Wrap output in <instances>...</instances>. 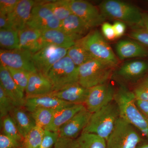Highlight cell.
I'll return each mask as SVG.
<instances>
[{"label":"cell","instance_id":"1","mask_svg":"<svg viewBox=\"0 0 148 148\" xmlns=\"http://www.w3.org/2000/svg\"><path fill=\"white\" fill-rule=\"evenodd\" d=\"M114 101L118 106L120 117L148 138V120L137 106L133 91L124 85L120 84L115 93Z\"/></svg>","mask_w":148,"mask_h":148},{"label":"cell","instance_id":"2","mask_svg":"<svg viewBox=\"0 0 148 148\" xmlns=\"http://www.w3.org/2000/svg\"><path fill=\"white\" fill-rule=\"evenodd\" d=\"M120 116L118 106L114 101H112L92 114L83 132L95 134L107 141Z\"/></svg>","mask_w":148,"mask_h":148},{"label":"cell","instance_id":"3","mask_svg":"<svg viewBox=\"0 0 148 148\" xmlns=\"http://www.w3.org/2000/svg\"><path fill=\"white\" fill-rule=\"evenodd\" d=\"M76 42L86 49L94 59L113 68L118 64L119 61L116 55L98 30L90 31Z\"/></svg>","mask_w":148,"mask_h":148},{"label":"cell","instance_id":"4","mask_svg":"<svg viewBox=\"0 0 148 148\" xmlns=\"http://www.w3.org/2000/svg\"><path fill=\"white\" fill-rule=\"evenodd\" d=\"M99 9L106 17L125 22L136 27L143 26V13L137 7L117 0H106L99 5Z\"/></svg>","mask_w":148,"mask_h":148},{"label":"cell","instance_id":"5","mask_svg":"<svg viewBox=\"0 0 148 148\" xmlns=\"http://www.w3.org/2000/svg\"><path fill=\"white\" fill-rule=\"evenodd\" d=\"M114 68L93 59L78 67V83L87 88L108 82Z\"/></svg>","mask_w":148,"mask_h":148},{"label":"cell","instance_id":"6","mask_svg":"<svg viewBox=\"0 0 148 148\" xmlns=\"http://www.w3.org/2000/svg\"><path fill=\"white\" fill-rule=\"evenodd\" d=\"M46 76L52 84L53 91H58L78 82V67L66 55L53 65Z\"/></svg>","mask_w":148,"mask_h":148},{"label":"cell","instance_id":"7","mask_svg":"<svg viewBox=\"0 0 148 148\" xmlns=\"http://www.w3.org/2000/svg\"><path fill=\"white\" fill-rule=\"evenodd\" d=\"M141 141L135 127L120 116L106 141L107 148H136Z\"/></svg>","mask_w":148,"mask_h":148},{"label":"cell","instance_id":"8","mask_svg":"<svg viewBox=\"0 0 148 148\" xmlns=\"http://www.w3.org/2000/svg\"><path fill=\"white\" fill-rule=\"evenodd\" d=\"M47 1H35L27 26L42 32L49 29H60L61 21L47 5Z\"/></svg>","mask_w":148,"mask_h":148},{"label":"cell","instance_id":"9","mask_svg":"<svg viewBox=\"0 0 148 148\" xmlns=\"http://www.w3.org/2000/svg\"><path fill=\"white\" fill-rule=\"evenodd\" d=\"M68 49L49 44L34 53L33 62L37 72L46 76L53 65L67 55Z\"/></svg>","mask_w":148,"mask_h":148},{"label":"cell","instance_id":"10","mask_svg":"<svg viewBox=\"0 0 148 148\" xmlns=\"http://www.w3.org/2000/svg\"><path fill=\"white\" fill-rule=\"evenodd\" d=\"M33 53L23 49L0 50L1 64L7 68L19 69L29 73L37 72L33 60Z\"/></svg>","mask_w":148,"mask_h":148},{"label":"cell","instance_id":"11","mask_svg":"<svg viewBox=\"0 0 148 148\" xmlns=\"http://www.w3.org/2000/svg\"><path fill=\"white\" fill-rule=\"evenodd\" d=\"M115 92L108 82L90 88L84 104L86 108L91 114L97 112L114 101Z\"/></svg>","mask_w":148,"mask_h":148},{"label":"cell","instance_id":"12","mask_svg":"<svg viewBox=\"0 0 148 148\" xmlns=\"http://www.w3.org/2000/svg\"><path fill=\"white\" fill-rule=\"evenodd\" d=\"M73 14L82 19L90 28L98 27L105 22L106 17L100 10L91 3L83 0H69Z\"/></svg>","mask_w":148,"mask_h":148},{"label":"cell","instance_id":"13","mask_svg":"<svg viewBox=\"0 0 148 148\" xmlns=\"http://www.w3.org/2000/svg\"><path fill=\"white\" fill-rule=\"evenodd\" d=\"M91 115L86 108L80 111L59 129V137L76 139L86 127Z\"/></svg>","mask_w":148,"mask_h":148},{"label":"cell","instance_id":"14","mask_svg":"<svg viewBox=\"0 0 148 148\" xmlns=\"http://www.w3.org/2000/svg\"><path fill=\"white\" fill-rule=\"evenodd\" d=\"M0 86L13 101L15 107H24L26 97L18 88L6 66L0 65Z\"/></svg>","mask_w":148,"mask_h":148},{"label":"cell","instance_id":"15","mask_svg":"<svg viewBox=\"0 0 148 148\" xmlns=\"http://www.w3.org/2000/svg\"><path fill=\"white\" fill-rule=\"evenodd\" d=\"M18 38L20 49L29 50L33 54L48 45L41 31L28 26L18 31Z\"/></svg>","mask_w":148,"mask_h":148},{"label":"cell","instance_id":"16","mask_svg":"<svg viewBox=\"0 0 148 148\" xmlns=\"http://www.w3.org/2000/svg\"><path fill=\"white\" fill-rule=\"evenodd\" d=\"M89 88L82 86L78 82L73 84L61 90L53 91L49 95L68 103L84 105Z\"/></svg>","mask_w":148,"mask_h":148},{"label":"cell","instance_id":"17","mask_svg":"<svg viewBox=\"0 0 148 148\" xmlns=\"http://www.w3.org/2000/svg\"><path fill=\"white\" fill-rule=\"evenodd\" d=\"M52 84L47 77L39 73H30L25 97H36L49 94L53 92Z\"/></svg>","mask_w":148,"mask_h":148},{"label":"cell","instance_id":"18","mask_svg":"<svg viewBox=\"0 0 148 148\" xmlns=\"http://www.w3.org/2000/svg\"><path fill=\"white\" fill-rule=\"evenodd\" d=\"M148 71V62L141 60L125 62L117 70L116 75L126 82H134Z\"/></svg>","mask_w":148,"mask_h":148},{"label":"cell","instance_id":"19","mask_svg":"<svg viewBox=\"0 0 148 148\" xmlns=\"http://www.w3.org/2000/svg\"><path fill=\"white\" fill-rule=\"evenodd\" d=\"M34 4L32 0L19 1L13 11L8 15L14 29L18 32L27 27Z\"/></svg>","mask_w":148,"mask_h":148},{"label":"cell","instance_id":"20","mask_svg":"<svg viewBox=\"0 0 148 148\" xmlns=\"http://www.w3.org/2000/svg\"><path fill=\"white\" fill-rule=\"evenodd\" d=\"M49 95L26 98L24 107L30 112L38 108L59 110L72 105Z\"/></svg>","mask_w":148,"mask_h":148},{"label":"cell","instance_id":"21","mask_svg":"<svg viewBox=\"0 0 148 148\" xmlns=\"http://www.w3.org/2000/svg\"><path fill=\"white\" fill-rule=\"evenodd\" d=\"M116 50L118 56L121 60L148 57V49L135 41L121 40L116 44Z\"/></svg>","mask_w":148,"mask_h":148},{"label":"cell","instance_id":"22","mask_svg":"<svg viewBox=\"0 0 148 148\" xmlns=\"http://www.w3.org/2000/svg\"><path fill=\"white\" fill-rule=\"evenodd\" d=\"M43 39L47 44L69 48L75 44L79 38L66 34L60 29H49L41 32Z\"/></svg>","mask_w":148,"mask_h":148},{"label":"cell","instance_id":"23","mask_svg":"<svg viewBox=\"0 0 148 148\" xmlns=\"http://www.w3.org/2000/svg\"><path fill=\"white\" fill-rule=\"evenodd\" d=\"M85 108L84 104H72L63 108L56 110L53 121L47 130L58 132L62 126L71 119L78 112Z\"/></svg>","mask_w":148,"mask_h":148},{"label":"cell","instance_id":"24","mask_svg":"<svg viewBox=\"0 0 148 148\" xmlns=\"http://www.w3.org/2000/svg\"><path fill=\"white\" fill-rule=\"evenodd\" d=\"M10 115L15 122L18 131L23 138L36 126L31 112L24 107H15L11 111Z\"/></svg>","mask_w":148,"mask_h":148},{"label":"cell","instance_id":"25","mask_svg":"<svg viewBox=\"0 0 148 148\" xmlns=\"http://www.w3.org/2000/svg\"><path fill=\"white\" fill-rule=\"evenodd\" d=\"M90 29L82 19L73 14L61 21L60 29L80 39L87 34Z\"/></svg>","mask_w":148,"mask_h":148},{"label":"cell","instance_id":"26","mask_svg":"<svg viewBox=\"0 0 148 148\" xmlns=\"http://www.w3.org/2000/svg\"><path fill=\"white\" fill-rule=\"evenodd\" d=\"M0 46L1 49H20L18 32L14 29H0Z\"/></svg>","mask_w":148,"mask_h":148},{"label":"cell","instance_id":"27","mask_svg":"<svg viewBox=\"0 0 148 148\" xmlns=\"http://www.w3.org/2000/svg\"><path fill=\"white\" fill-rule=\"evenodd\" d=\"M77 140L78 148H107L106 140L95 134L82 132Z\"/></svg>","mask_w":148,"mask_h":148},{"label":"cell","instance_id":"28","mask_svg":"<svg viewBox=\"0 0 148 148\" xmlns=\"http://www.w3.org/2000/svg\"><path fill=\"white\" fill-rule=\"evenodd\" d=\"M56 110L48 108L36 109L31 112L36 126L45 130L50 126Z\"/></svg>","mask_w":148,"mask_h":148},{"label":"cell","instance_id":"29","mask_svg":"<svg viewBox=\"0 0 148 148\" xmlns=\"http://www.w3.org/2000/svg\"><path fill=\"white\" fill-rule=\"evenodd\" d=\"M67 56L77 67L94 59L86 49L77 42L75 45L69 48Z\"/></svg>","mask_w":148,"mask_h":148},{"label":"cell","instance_id":"30","mask_svg":"<svg viewBox=\"0 0 148 148\" xmlns=\"http://www.w3.org/2000/svg\"><path fill=\"white\" fill-rule=\"evenodd\" d=\"M46 4L61 21L73 14L69 5V0L47 1Z\"/></svg>","mask_w":148,"mask_h":148},{"label":"cell","instance_id":"31","mask_svg":"<svg viewBox=\"0 0 148 148\" xmlns=\"http://www.w3.org/2000/svg\"><path fill=\"white\" fill-rule=\"evenodd\" d=\"M2 134L15 140L23 143L24 138L18 131L15 122L9 114L1 119Z\"/></svg>","mask_w":148,"mask_h":148},{"label":"cell","instance_id":"32","mask_svg":"<svg viewBox=\"0 0 148 148\" xmlns=\"http://www.w3.org/2000/svg\"><path fill=\"white\" fill-rule=\"evenodd\" d=\"M45 130L36 126L25 136L22 148H39L42 141Z\"/></svg>","mask_w":148,"mask_h":148},{"label":"cell","instance_id":"33","mask_svg":"<svg viewBox=\"0 0 148 148\" xmlns=\"http://www.w3.org/2000/svg\"><path fill=\"white\" fill-rule=\"evenodd\" d=\"M7 68L12 79L18 88L22 92H25L28 85L29 76L31 73L24 70Z\"/></svg>","mask_w":148,"mask_h":148},{"label":"cell","instance_id":"34","mask_svg":"<svg viewBox=\"0 0 148 148\" xmlns=\"http://www.w3.org/2000/svg\"><path fill=\"white\" fill-rule=\"evenodd\" d=\"M13 101L0 86V117L1 119L9 114L15 107Z\"/></svg>","mask_w":148,"mask_h":148},{"label":"cell","instance_id":"35","mask_svg":"<svg viewBox=\"0 0 148 148\" xmlns=\"http://www.w3.org/2000/svg\"><path fill=\"white\" fill-rule=\"evenodd\" d=\"M59 137L58 132L45 130L43 138L39 148H53Z\"/></svg>","mask_w":148,"mask_h":148},{"label":"cell","instance_id":"36","mask_svg":"<svg viewBox=\"0 0 148 148\" xmlns=\"http://www.w3.org/2000/svg\"><path fill=\"white\" fill-rule=\"evenodd\" d=\"M129 36L143 45L148 47V30L147 29L136 27L130 32Z\"/></svg>","mask_w":148,"mask_h":148},{"label":"cell","instance_id":"37","mask_svg":"<svg viewBox=\"0 0 148 148\" xmlns=\"http://www.w3.org/2000/svg\"><path fill=\"white\" fill-rule=\"evenodd\" d=\"M20 0H0V13L8 15L16 7Z\"/></svg>","mask_w":148,"mask_h":148},{"label":"cell","instance_id":"38","mask_svg":"<svg viewBox=\"0 0 148 148\" xmlns=\"http://www.w3.org/2000/svg\"><path fill=\"white\" fill-rule=\"evenodd\" d=\"M77 139H69L59 137L53 148H78Z\"/></svg>","mask_w":148,"mask_h":148},{"label":"cell","instance_id":"39","mask_svg":"<svg viewBox=\"0 0 148 148\" xmlns=\"http://www.w3.org/2000/svg\"><path fill=\"white\" fill-rule=\"evenodd\" d=\"M0 148H22V145L5 135L1 134Z\"/></svg>","mask_w":148,"mask_h":148},{"label":"cell","instance_id":"40","mask_svg":"<svg viewBox=\"0 0 148 148\" xmlns=\"http://www.w3.org/2000/svg\"><path fill=\"white\" fill-rule=\"evenodd\" d=\"M133 92L136 100L148 101V91L143 83L135 88Z\"/></svg>","mask_w":148,"mask_h":148},{"label":"cell","instance_id":"41","mask_svg":"<svg viewBox=\"0 0 148 148\" xmlns=\"http://www.w3.org/2000/svg\"><path fill=\"white\" fill-rule=\"evenodd\" d=\"M102 32L103 36L108 40H114L116 38L113 25L104 22L102 25Z\"/></svg>","mask_w":148,"mask_h":148},{"label":"cell","instance_id":"42","mask_svg":"<svg viewBox=\"0 0 148 148\" xmlns=\"http://www.w3.org/2000/svg\"><path fill=\"white\" fill-rule=\"evenodd\" d=\"M113 26L116 38H119L124 35L126 30V26L124 22L117 20L114 22Z\"/></svg>","mask_w":148,"mask_h":148},{"label":"cell","instance_id":"43","mask_svg":"<svg viewBox=\"0 0 148 148\" xmlns=\"http://www.w3.org/2000/svg\"><path fill=\"white\" fill-rule=\"evenodd\" d=\"M13 29L8 15L0 13V29Z\"/></svg>","mask_w":148,"mask_h":148},{"label":"cell","instance_id":"44","mask_svg":"<svg viewBox=\"0 0 148 148\" xmlns=\"http://www.w3.org/2000/svg\"><path fill=\"white\" fill-rule=\"evenodd\" d=\"M136 104L140 111L148 117V101H141L136 100Z\"/></svg>","mask_w":148,"mask_h":148},{"label":"cell","instance_id":"45","mask_svg":"<svg viewBox=\"0 0 148 148\" xmlns=\"http://www.w3.org/2000/svg\"><path fill=\"white\" fill-rule=\"evenodd\" d=\"M142 28L148 30V14L143 13V26Z\"/></svg>","mask_w":148,"mask_h":148},{"label":"cell","instance_id":"46","mask_svg":"<svg viewBox=\"0 0 148 148\" xmlns=\"http://www.w3.org/2000/svg\"><path fill=\"white\" fill-rule=\"evenodd\" d=\"M143 84L144 85L145 87L146 88L148 91V76L147 77L143 82Z\"/></svg>","mask_w":148,"mask_h":148},{"label":"cell","instance_id":"47","mask_svg":"<svg viewBox=\"0 0 148 148\" xmlns=\"http://www.w3.org/2000/svg\"><path fill=\"white\" fill-rule=\"evenodd\" d=\"M138 148H148V144L143 145L140 146Z\"/></svg>","mask_w":148,"mask_h":148}]
</instances>
